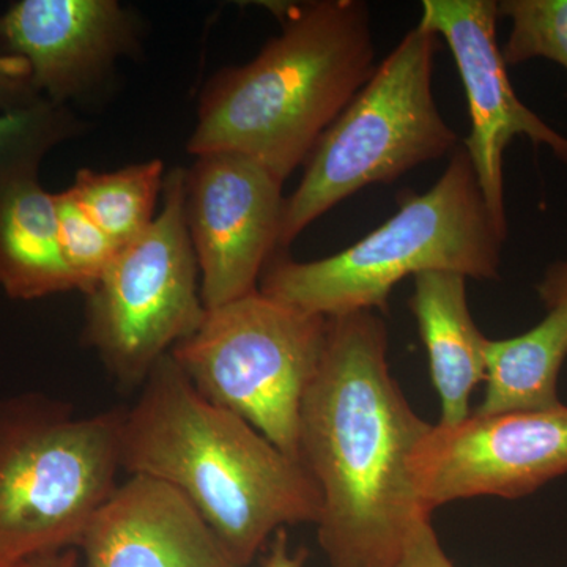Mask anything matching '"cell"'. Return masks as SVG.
<instances>
[{"instance_id":"obj_1","label":"cell","mask_w":567,"mask_h":567,"mask_svg":"<svg viewBox=\"0 0 567 567\" xmlns=\"http://www.w3.org/2000/svg\"><path fill=\"white\" fill-rule=\"evenodd\" d=\"M386 350L374 312L331 317L301 406L298 458L322 499L316 525L331 567H394L412 529L431 517L409 472L431 424L391 375Z\"/></svg>"},{"instance_id":"obj_2","label":"cell","mask_w":567,"mask_h":567,"mask_svg":"<svg viewBox=\"0 0 567 567\" xmlns=\"http://www.w3.org/2000/svg\"><path fill=\"white\" fill-rule=\"evenodd\" d=\"M122 470L181 492L241 567L278 529L316 525L322 509L305 466L205 399L171 353L123 413Z\"/></svg>"},{"instance_id":"obj_3","label":"cell","mask_w":567,"mask_h":567,"mask_svg":"<svg viewBox=\"0 0 567 567\" xmlns=\"http://www.w3.org/2000/svg\"><path fill=\"white\" fill-rule=\"evenodd\" d=\"M275 11L281 33L251 62L208 82L186 148L238 153L286 182L374 73V43L360 0Z\"/></svg>"},{"instance_id":"obj_4","label":"cell","mask_w":567,"mask_h":567,"mask_svg":"<svg viewBox=\"0 0 567 567\" xmlns=\"http://www.w3.org/2000/svg\"><path fill=\"white\" fill-rule=\"evenodd\" d=\"M505 240L465 148L457 147L439 182L424 194H402L398 212L382 226L324 259L276 257L265 268L259 290L327 319L386 311L388 298L406 276L454 271L496 278Z\"/></svg>"},{"instance_id":"obj_5","label":"cell","mask_w":567,"mask_h":567,"mask_svg":"<svg viewBox=\"0 0 567 567\" xmlns=\"http://www.w3.org/2000/svg\"><path fill=\"white\" fill-rule=\"evenodd\" d=\"M435 33L416 28L375 66L306 159L282 208L279 248L360 189L391 183L458 147L432 91Z\"/></svg>"},{"instance_id":"obj_6","label":"cell","mask_w":567,"mask_h":567,"mask_svg":"<svg viewBox=\"0 0 567 567\" xmlns=\"http://www.w3.org/2000/svg\"><path fill=\"white\" fill-rule=\"evenodd\" d=\"M327 317L254 292L207 309L171 350L194 388L298 458L301 406L327 342Z\"/></svg>"},{"instance_id":"obj_7","label":"cell","mask_w":567,"mask_h":567,"mask_svg":"<svg viewBox=\"0 0 567 567\" xmlns=\"http://www.w3.org/2000/svg\"><path fill=\"white\" fill-rule=\"evenodd\" d=\"M123 413L0 424V567L80 546L118 486Z\"/></svg>"},{"instance_id":"obj_8","label":"cell","mask_w":567,"mask_h":567,"mask_svg":"<svg viewBox=\"0 0 567 567\" xmlns=\"http://www.w3.org/2000/svg\"><path fill=\"white\" fill-rule=\"evenodd\" d=\"M185 183L182 167L166 175L163 210L87 293L85 338L123 385H142L207 315L186 223Z\"/></svg>"},{"instance_id":"obj_9","label":"cell","mask_w":567,"mask_h":567,"mask_svg":"<svg viewBox=\"0 0 567 567\" xmlns=\"http://www.w3.org/2000/svg\"><path fill=\"white\" fill-rule=\"evenodd\" d=\"M427 513L473 496L518 498L567 473V406L431 424L409 462Z\"/></svg>"},{"instance_id":"obj_10","label":"cell","mask_w":567,"mask_h":567,"mask_svg":"<svg viewBox=\"0 0 567 567\" xmlns=\"http://www.w3.org/2000/svg\"><path fill=\"white\" fill-rule=\"evenodd\" d=\"M281 178L248 156L199 155L186 171V223L200 275L205 309L259 289L279 248Z\"/></svg>"},{"instance_id":"obj_11","label":"cell","mask_w":567,"mask_h":567,"mask_svg":"<svg viewBox=\"0 0 567 567\" xmlns=\"http://www.w3.org/2000/svg\"><path fill=\"white\" fill-rule=\"evenodd\" d=\"M417 28L442 37L456 62L472 132L465 152L496 226L507 235L503 156L517 136L550 148L567 164V137L548 126L514 92L502 48L496 41L498 2L424 0Z\"/></svg>"},{"instance_id":"obj_12","label":"cell","mask_w":567,"mask_h":567,"mask_svg":"<svg viewBox=\"0 0 567 567\" xmlns=\"http://www.w3.org/2000/svg\"><path fill=\"white\" fill-rule=\"evenodd\" d=\"M137 44V22L115 0H21L0 17V51L24 59L52 103L85 99Z\"/></svg>"},{"instance_id":"obj_13","label":"cell","mask_w":567,"mask_h":567,"mask_svg":"<svg viewBox=\"0 0 567 567\" xmlns=\"http://www.w3.org/2000/svg\"><path fill=\"white\" fill-rule=\"evenodd\" d=\"M78 547L85 567H241L181 492L140 475L115 487Z\"/></svg>"},{"instance_id":"obj_14","label":"cell","mask_w":567,"mask_h":567,"mask_svg":"<svg viewBox=\"0 0 567 567\" xmlns=\"http://www.w3.org/2000/svg\"><path fill=\"white\" fill-rule=\"evenodd\" d=\"M410 308L420 328L440 401V424L472 415L470 399L486 379L488 339L481 333L466 300V278L454 271L415 276Z\"/></svg>"},{"instance_id":"obj_15","label":"cell","mask_w":567,"mask_h":567,"mask_svg":"<svg viewBox=\"0 0 567 567\" xmlns=\"http://www.w3.org/2000/svg\"><path fill=\"white\" fill-rule=\"evenodd\" d=\"M0 286L21 300L76 289L63 259L54 194L39 178L0 192Z\"/></svg>"},{"instance_id":"obj_16","label":"cell","mask_w":567,"mask_h":567,"mask_svg":"<svg viewBox=\"0 0 567 567\" xmlns=\"http://www.w3.org/2000/svg\"><path fill=\"white\" fill-rule=\"evenodd\" d=\"M548 315L516 338L486 349V394L476 415L540 412L561 405L558 377L567 357V300L547 305Z\"/></svg>"},{"instance_id":"obj_17","label":"cell","mask_w":567,"mask_h":567,"mask_svg":"<svg viewBox=\"0 0 567 567\" xmlns=\"http://www.w3.org/2000/svg\"><path fill=\"white\" fill-rule=\"evenodd\" d=\"M164 181V163L152 159L111 173L81 169L66 192L122 249L152 226Z\"/></svg>"},{"instance_id":"obj_18","label":"cell","mask_w":567,"mask_h":567,"mask_svg":"<svg viewBox=\"0 0 567 567\" xmlns=\"http://www.w3.org/2000/svg\"><path fill=\"white\" fill-rule=\"evenodd\" d=\"M85 128L65 104L41 96L35 103L0 114V192L37 178L41 159Z\"/></svg>"},{"instance_id":"obj_19","label":"cell","mask_w":567,"mask_h":567,"mask_svg":"<svg viewBox=\"0 0 567 567\" xmlns=\"http://www.w3.org/2000/svg\"><path fill=\"white\" fill-rule=\"evenodd\" d=\"M498 14L511 20L506 65L547 59L567 70V0H505Z\"/></svg>"},{"instance_id":"obj_20","label":"cell","mask_w":567,"mask_h":567,"mask_svg":"<svg viewBox=\"0 0 567 567\" xmlns=\"http://www.w3.org/2000/svg\"><path fill=\"white\" fill-rule=\"evenodd\" d=\"M63 259L76 289L87 295L110 270L121 248L104 234L69 192L54 194Z\"/></svg>"},{"instance_id":"obj_21","label":"cell","mask_w":567,"mask_h":567,"mask_svg":"<svg viewBox=\"0 0 567 567\" xmlns=\"http://www.w3.org/2000/svg\"><path fill=\"white\" fill-rule=\"evenodd\" d=\"M40 99L29 63L17 55L0 54V111L18 110Z\"/></svg>"},{"instance_id":"obj_22","label":"cell","mask_w":567,"mask_h":567,"mask_svg":"<svg viewBox=\"0 0 567 567\" xmlns=\"http://www.w3.org/2000/svg\"><path fill=\"white\" fill-rule=\"evenodd\" d=\"M394 567H456L453 565L434 527H432L431 517L424 518L406 537L404 547Z\"/></svg>"},{"instance_id":"obj_23","label":"cell","mask_w":567,"mask_h":567,"mask_svg":"<svg viewBox=\"0 0 567 567\" xmlns=\"http://www.w3.org/2000/svg\"><path fill=\"white\" fill-rule=\"evenodd\" d=\"M537 290L546 305L567 300V257L548 268L546 278L537 286Z\"/></svg>"},{"instance_id":"obj_24","label":"cell","mask_w":567,"mask_h":567,"mask_svg":"<svg viewBox=\"0 0 567 567\" xmlns=\"http://www.w3.org/2000/svg\"><path fill=\"white\" fill-rule=\"evenodd\" d=\"M305 559V550H298L297 554L290 551L286 528H281L275 533L274 544L264 567H303Z\"/></svg>"},{"instance_id":"obj_25","label":"cell","mask_w":567,"mask_h":567,"mask_svg":"<svg viewBox=\"0 0 567 567\" xmlns=\"http://www.w3.org/2000/svg\"><path fill=\"white\" fill-rule=\"evenodd\" d=\"M14 567H78V554L73 548H65L28 559Z\"/></svg>"}]
</instances>
